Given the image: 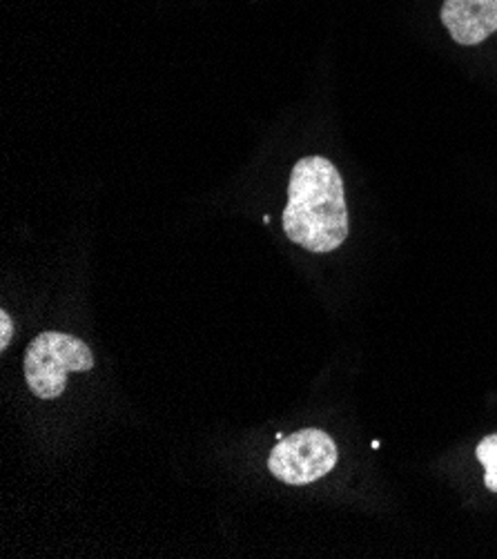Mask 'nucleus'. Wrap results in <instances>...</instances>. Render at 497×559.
Returning a JSON list of instances; mask_svg holds the SVG:
<instances>
[{
    "mask_svg": "<svg viewBox=\"0 0 497 559\" xmlns=\"http://www.w3.org/2000/svg\"><path fill=\"white\" fill-rule=\"evenodd\" d=\"M441 23L460 45H477L497 32V0H445Z\"/></svg>",
    "mask_w": 497,
    "mask_h": 559,
    "instance_id": "4",
    "label": "nucleus"
},
{
    "mask_svg": "<svg viewBox=\"0 0 497 559\" xmlns=\"http://www.w3.org/2000/svg\"><path fill=\"white\" fill-rule=\"evenodd\" d=\"M338 445L333 437L317 428L297 430L274 445L268 468L284 484L304 486L326 477L338 466Z\"/></svg>",
    "mask_w": 497,
    "mask_h": 559,
    "instance_id": "3",
    "label": "nucleus"
},
{
    "mask_svg": "<svg viewBox=\"0 0 497 559\" xmlns=\"http://www.w3.org/2000/svg\"><path fill=\"white\" fill-rule=\"evenodd\" d=\"M475 455L477 460L482 462L486 475H484V484L488 490L497 492V432L495 435H488L484 437L477 449H475Z\"/></svg>",
    "mask_w": 497,
    "mask_h": 559,
    "instance_id": "5",
    "label": "nucleus"
},
{
    "mask_svg": "<svg viewBox=\"0 0 497 559\" xmlns=\"http://www.w3.org/2000/svg\"><path fill=\"white\" fill-rule=\"evenodd\" d=\"M94 366L85 342L66 332H43L25 353V379L32 395L57 400L63 395L70 372H87Z\"/></svg>",
    "mask_w": 497,
    "mask_h": 559,
    "instance_id": "2",
    "label": "nucleus"
},
{
    "mask_svg": "<svg viewBox=\"0 0 497 559\" xmlns=\"http://www.w3.org/2000/svg\"><path fill=\"white\" fill-rule=\"evenodd\" d=\"M12 332H14L12 317L8 314V310H0V350H5L10 346Z\"/></svg>",
    "mask_w": 497,
    "mask_h": 559,
    "instance_id": "6",
    "label": "nucleus"
},
{
    "mask_svg": "<svg viewBox=\"0 0 497 559\" xmlns=\"http://www.w3.org/2000/svg\"><path fill=\"white\" fill-rule=\"evenodd\" d=\"M282 216L293 243L319 254L338 250L348 237V207L338 167L321 156L297 160Z\"/></svg>",
    "mask_w": 497,
    "mask_h": 559,
    "instance_id": "1",
    "label": "nucleus"
}]
</instances>
